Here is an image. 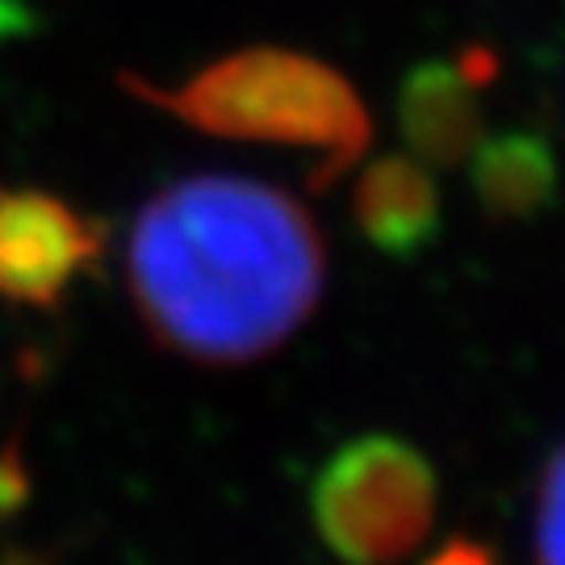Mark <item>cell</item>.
Segmentation results:
<instances>
[{"mask_svg": "<svg viewBox=\"0 0 565 565\" xmlns=\"http://www.w3.org/2000/svg\"><path fill=\"white\" fill-rule=\"evenodd\" d=\"M126 281L151 340L184 361L247 364L315 315L327 247L273 184L205 172L160 189L126 239Z\"/></svg>", "mask_w": 565, "mask_h": 565, "instance_id": "obj_1", "label": "cell"}, {"mask_svg": "<svg viewBox=\"0 0 565 565\" xmlns=\"http://www.w3.org/2000/svg\"><path fill=\"white\" fill-rule=\"evenodd\" d=\"M121 88L135 102L214 139L315 151L323 160L310 172L315 189H327L361 160L373 135L352 81L331 63L285 46L231 51L172 84L121 72Z\"/></svg>", "mask_w": 565, "mask_h": 565, "instance_id": "obj_2", "label": "cell"}, {"mask_svg": "<svg viewBox=\"0 0 565 565\" xmlns=\"http://www.w3.org/2000/svg\"><path fill=\"white\" fill-rule=\"evenodd\" d=\"M315 532L343 565H394L436 520V469L398 436H356L310 482Z\"/></svg>", "mask_w": 565, "mask_h": 565, "instance_id": "obj_3", "label": "cell"}, {"mask_svg": "<svg viewBox=\"0 0 565 565\" xmlns=\"http://www.w3.org/2000/svg\"><path fill=\"white\" fill-rule=\"evenodd\" d=\"M105 226L34 184H0V298L25 310H55L93 273Z\"/></svg>", "mask_w": 565, "mask_h": 565, "instance_id": "obj_4", "label": "cell"}, {"mask_svg": "<svg viewBox=\"0 0 565 565\" xmlns=\"http://www.w3.org/2000/svg\"><path fill=\"white\" fill-rule=\"evenodd\" d=\"M352 218L369 247L390 260H415L440 235V193L419 160L377 156L352 189Z\"/></svg>", "mask_w": 565, "mask_h": 565, "instance_id": "obj_5", "label": "cell"}, {"mask_svg": "<svg viewBox=\"0 0 565 565\" xmlns=\"http://www.w3.org/2000/svg\"><path fill=\"white\" fill-rule=\"evenodd\" d=\"M478 88L465 81L461 67L427 60L406 72L398 88V126L411 156L424 168H457L482 142Z\"/></svg>", "mask_w": 565, "mask_h": 565, "instance_id": "obj_6", "label": "cell"}, {"mask_svg": "<svg viewBox=\"0 0 565 565\" xmlns=\"http://www.w3.org/2000/svg\"><path fill=\"white\" fill-rule=\"evenodd\" d=\"M473 193L494 223L536 218L557 198V160L545 135L511 130L473 147Z\"/></svg>", "mask_w": 565, "mask_h": 565, "instance_id": "obj_7", "label": "cell"}, {"mask_svg": "<svg viewBox=\"0 0 565 565\" xmlns=\"http://www.w3.org/2000/svg\"><path fill=\"white\" fill-rule=\"evenodd\" d=\"M536 562L565 565V445L548 461L536 503Z\"/></svg>", "mask_w": 565, "mask_h": 565, "instance_id": "obj_8", "label": "cell"}, {"mask_svg": "<svg viewBox=\"0 0 565 565\" xmlns=\"http://www.w3.org/2000/svg\"><path fill=\"white\" fill-rule=\"evenodd\" d=\"M30 494V473H25V457H21V445L9 440L0 448V520H9Z\"/></svg>", "mask_w": 565, "mask_h": 565, "instance_id": "obj_9", "label": "cell"}, {"mask_svg": "<svg viewBox=\"0 0 565 565\" xmlns=\"http://www.w3.org/2000/svg\"><path fill=\"white\" fill-rule=\"evenodd\" d=\"M427 565H499V557L478 541H448Z\"/></svg>", "mask_w": 565, "mask_h": 565, "instance_id": "obj_10", "label": "cell"}, {"mask_svg": "<svg viewBox=\"0 0 565 565\" xmlns=\"http://www.w3.org/2000/svg\"><path fill=\"white\" fill-rule=\"evenodd\" d=\"M457 67H461V76L473 84V88H482V84L494 81V67H499V63H494V51H486V46H469Z\"/></svg>", "mask_w": 565, "mask_h": 565, "instance_id": "obj_11", "label": "cell"}, {"mask_svg": "<svg viewBox=\"0 0 565 565\" xmlns=\"http://www.w3.org/2000/svg\"><path fill=\"white\" fill-rule=\"evenodd\" d=\"M0 565H46V557L25 553V548H13V553H4V557H0Z\"/></svg>", "mask_w": 565, "mask_h": 565, "instance_id": "obj_12", "label": "cell"}]
</instances>
